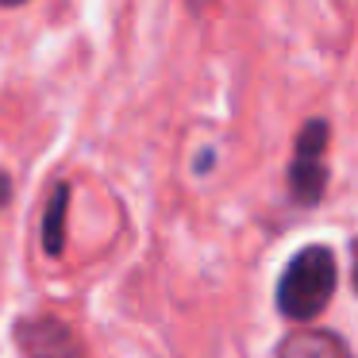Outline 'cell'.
Segmentation results:
<instances>
[{
    "label": "cell",
    "instance_id": "cell-5",
    "mask_svg": "<svg viewBox=\"0 0 358 358\" xmlns=\"http://www.w3.org/2000/svg\"><path fill=\"white\" fill-rule=\"evenodd\" d=\"M66 208H70V185L58 181L43 208V255L47 258H62L66 250Z\"/></svg>",
    "mask_w": 358,
    "mask_h": 358
},
{
    "label": "cell",
    "instance_id": "cell-8",
    "mask_svg": "<svg viewBox=\"0 0 358 358\" xmlns=\"http://www.w3.org/2000/svg\"><path fill=\"white\" fill-rule=\"evenodd\" d=\"M4 8H20V4H27V0H0Z\"/></svg>",
    "mask_w": 358,
    "mask_h": 358
},
{
    "label": "cell",
    "instance_id": "cell-2",
    "mask_svg": "<svg viewBox=\"0 0 358 358\" xmlns=\"http://www.w3.org/2000/svg\"><path fill=\"white\" fill-rule=\"evenodd\" d=\"M327 143H331V124L327 120H308L296 131L285 185H289V201L301 204V208H316L324 189H327V162H324Z\"/></svg>",
    "mask_w": 358,
    "mask_h": 358
},
{
    "label": "cell",
    "instance_id": "cell-7",
    "mask_svg": "<svg viewBox=\"0 0 358 358\" xmlns=\"http://www.w3.org/2000/svg\"><path fill=\"white\" fill-rule=\"evenodd\" d=\"M189 4H193V12H204L212 4V0H189Z\"/></svg>",
    "mask_w": 358,
    "mask_h": 358
},
{
    "label": "cell",
    "instance_id": "cell-1",
    "mask_svg": "<svg viewBox=\"0 0 358 358\" xmlns=\"http://www.w3.org/2000/svg\"><path fill=\"white\" fill-rule=\"evenodd\" d=\"M335 285H339V262H335V250L324 243H308L301 247L289 266L278 278V312L289 324H312L320 312L331 304Z\"/></svg>",
    "mask_w": 358,
    "mask_h": 358
},
{
    "label": "cell",
    "instance_id": "cell-3",
    "mask_svg": "<svg viewBox=\"0 0 358 358\" xmlns=\"http://www.w3.org/2000/svg\"><path fill=\"white\" fill-rule=\"evenodd\" d=\"M16 343L24 358H81V339L58 316H24L16 324Z\"/></svg>",
    "mask_w": 358,
    "mask_h": 358
},
{
    "label": "cell",
    "instance_id": "cell-6",
    "mask_svg": "<svg viewBox=\"0 0 358 358\" xmlns=\"http://www.w3.org/2000/svg\"><path fill=\"white\" fill-rule=\"evenodd\" d=\"M8 201H12V173L0 166V212L8 208Z\"/></svg>",
    "mask_w": 358,
    "mask_h": 358
},
{
    "label": "cell",
    "instance_id": "cell-4",
    "mask_svg": "<svg viewBox=\"0 0 358 358\" xmlns=\"http://www.w3.org/2000/svg\"><path fill=\"white\" fill-rule=\"evenodd\" d=\"M278 358H350V350L335 331L308 327V331H293L289 339H281Z\"/></svg>",
    "mask_w": 358,
    "mask_h": 358
}]
</instances>
